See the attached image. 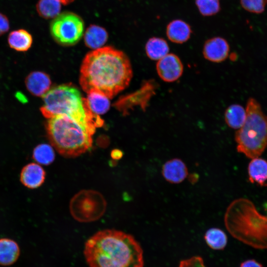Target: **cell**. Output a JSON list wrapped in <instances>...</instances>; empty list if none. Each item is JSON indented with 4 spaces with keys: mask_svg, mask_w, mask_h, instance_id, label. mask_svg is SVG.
<instances>
[{
    "mask_svg": "<svg viewBox=\"0 0 267 267\" xmlns=\"http://www.w3.org/2000/svg\"><path fill=\"white\" fill-rule=\"evenodd\" d=\"M132 77V66L126 54L107 46L86 55L79 82L87 93L96 91L112 98L129 86Z\"/></svg>",
    "mask_w": 267,
    "mask_h": 267,
    "instance_id": "6da1fadb",
    "label": "cell"
},
{
    "mask_svg": "<svg viewBox=\"0 0 267 267\" xmlns=\"http://www.w3.org/2000/svg\"><path fill=\"white\" fill-rule=\"evenodd\" d=\"M84 256L89 267H143L141 245L130 234L116 229L98 231L85 243Z\"/></svg>",
    "mask_w": 267,
    "mask_h": 267,
    "instance_id": "7a4b0ae2",
    "label": "cell"
},
{
    "mask_svg": "<svg viewBox=\"0 0 267 267\" xmlns=\"http://www.w3.org/2000/svg\"><path fill=\"white\" fill-rule=\"evenodd\" d=\"M224 222L234 238L255 249H267V215L259 213L250 200L240 198L230 203Z\"/></svg>",
    "mask_w": 267,
    "mask_h": 267,
    "instance_id": "3957f363",
    "label": "cell"
},
{
    "mask_svg": "<svg viewBox=\"0 0 267 267\" xmlns=\"http://www.w3.org/2000/svg\"><path fill=\"white\" fill-rule=\"evenodd\" d=\"M45 128L52 146L66 158L78 157L89 150L96 130L65 115L48 119Z\"/></svg>",
    "mask_w": 267,
    "mask_h": 267,
    "instance_id": "277c9868",
    "label": "cell"
},
{
    "mask_svg": "<svg viewBox=\"0 0 267 267\" xmlns=\"http://www.w3.org/2000/svg\"><path fill=\"white\" fill-rule=\"evenodd\" d=\"M43 99L44 104L40 110L47 119L65 115L96 128L103 124L100 117L90 111L87 99L82 97L79 89L72 85L55 87L50 89Z\"/></svg>",
    "mask_w": 267,
    "mask_h": 267,
    "instance_id": "5b68a950",
    "label": "cell"
},
{
    "mask_svg": "<svg viewBox=\"0 0 267 267\" xmlns=\"http://www.w3.org/2000/svg\"><path fill=\"white\" fill-rule=\"evenodd\" d=\"M243 125L235 133L237 151L249 158L259 157L267 147V116L259 103L250 98Z\"/></svg>",
    "mask_w": 267,
    "mask_h": 267,
    "instance_id": "8992f818",
    "label": "cell"
},
{
    "mask_svg": "<svg viewBox=\"0 0 267 267\" xmlns=\"http://www.w3.org/2000/svg\"><path fill=\"white\" fill-rule=\"evenodd\" d=\"M106 209L103 195L93 190H81L75 194L70 203L72 217L80 222H90L99 219Z\"/></svg>",
    "mask_w": 267,
    "mask_h": 267,
    "instance_id": "52a82bcc",
    "label": "cell"
},
{
    "mask_svg": "<svg viewBox=\"0 0 267 267\" xmlns=\"http://www.w3.org/2000/svg\"><path fill=\"white\" fill-rule=\"evenodd\" d=\"M51 35L59 44L69 46L77 43L84 33V23L77 14L70 12L60 13L50 26Z\"/></svg>",
    "mask_w": 267,
    "mask_h": 267,
    "instance_id": "ba28073f",
    "label": "cell"
},
{
    "mask_svg": "<svg viewBox=\"0 0 267 267\" xmlns=\"http://www.w3.org/2000/svg\"><path fill=\"white\" fill-rule=\"evenodd\" d=\"M156 70L162 80L166 82H173L181 76L183 66L180 58L177 55L168 53L158 60Z\"/></svg>",
    "mask_w": 267,
    "mask_h": 267,
    "instance_id": "9c48e42d",
    "label": "cell"
},
{
    "mask_svg": "<svg viewBox=\"0 0 267 267\" xmlns=\"http://www.w3.org/2000/svg\"><path fill=\"white\" fill-rule=\"evenodd\" d=\"M229 45L226 40L220 37H215L207 40L203 46L204 57L213 62H221L228 56Z\"/></svg>",
    "mask_w": 267,
    "mask_h": 267,
    "instance_id": "30bf717a",
    "label": "cell"
},
{
    "mask_svg": "<svg viewBox=\"0 0 267 267\" xmlns=\"http://www.w3.org/2000/svg\"><path fill=\"white\" fill-rule=\"evenodd\" d=\"M46 173L42 166L37 163L25 165L20 173V181L26 187L34 189L40 187L44 182Z\"/></svg>",
    "mask_w": 267,
    "mask_h": 267,
    "instance_id": "8fae6325",
    "label": "cell"
},
{
    "mask_svg": "<svg viewBox=\"0 0 267 267\" xmlns=\"http://www.w3.org/2000/svg\"><path fill=\"white\" fill-rule=\"evenodd\" d=\"M25 85L32 95L43 97L50 89L51 81L49 75L45 72L34 71L26 76Z\"/></svg>",
    "mask_w": 267,
    "mask_h": 267,
    "instance_id": "7c38bea8",
    "label": "cell"
},
{
    "mask_svg": "<svg viewBox=\"0 0 267 267\" xmlns=\"http://www.w3.org/2000/svg\"><path fill=\"white\" fill-rule=\"evenodd\" d=\"M162 173L164 178L172 183L181 182L188 174L185 164L178 158H173L166 162L163 165Z\"/></svg>",
    "mask_w": 267,
    "mask_h": 267,
    "instance_id": "4fadbf2b",
    "label": "cell"
},
{
    "mask_svg": "<svg viewBox=\"0 0 267 267\" xmlns=\"http://www.w3.org/2000/svg\"><path fill=\"white\" fill-rule=\"evenodd\" d=\"M168 39L176 44H182L190 38L192 30L190 26L181 19H175L169 23L166 27Z\"/></svg>",
    "mask_w": 267,
    "mask_h": 267,
    "instance_id": "5bb4252c",
    "label": "cell"
},
{
    "mask_svg": "<svg viewBox=\"0 0 267 267\" xmlns=\"http://www.w3.org/2000/svg\"><path fill=\"white\" fill-rule=\"evenodd\" d=\"M20 255L17 243L7 238H0V265L7 266L14 264Z\"/></svg>",
    "mask_w": 267,
    "mask_h": 267,
    "instance_id": "9a60e30c",
    "label": "cell"
},
{
    "mask_svg": "<svg viewBox=\"0 0 267 267\" xmlns=\"http://www.w3.org/2000/svg\"><path fill=\"white\" fill-rule=\"evenodd\" d=\"M108 33L103 27L91 25L84 33V42L87 46L94 50L102 47L107 42Z\"/></svg>",
    "mask_w": 267,
    "mask_h": 267,
    "instance_id": "2e32d148",
    "label": "cell"
},
{
    "mask_svg": "<svg viewBox=\"0 0 267 267\" xmlns=\"http://www.w3.org/2000/svg\"><path fill=\"white\" fill-rule=\"evenodd\" d=\"M248 173L251 182L265 185L267 180V161L258 157L252 159L248 167Z\"/></svg>",
    "mask_w": 267,
    "mask_h": 267,
    "instance_id": "e0dca14e",
    "label": "cell"
},
{
    "mask_svg": "<svg viewBox=\"0 0 267 267\" xmlns=\"http://www.w3.org/2000/svg\"><path fill=\"white\" fill-rule=\"evenodd\" d=\"M33 38L25 29H18L10 32L8 37V44L12 49L20 52L28 50L32 46Z\"/></svg>",
    "mask_w": 267,
    "mask_h": 267,
    "instance_id": "ac0fdd59",
    "label": "cell"
},
{
    "mask_svg": "<svg viewBox=\"0 0 267 267\" xmlns=\"http://www.w3.org/2000/svg\"><path fill=\"white\" fill-rule=\"evenodd\" d=\"M145 51L151 59L159 60L169 53L170 48L168 43L163 38L152 37L145 44Z\"/></svg>",
    "mask_w": 267,
    "mask_h": 267,
    "instance_id": "d6986e66",
    "label": "cell"
},
{
    "mask_svg": "<svg viewBox=\"0 0 267 267\" xmlns=\"http://www.w3.org/2000/svg\"><path fill=\"white\" fill-rule=\"evenodd\" d=\"M246 117V109L239 104L230 105L224 114L227 125L234 129H239L243 125Z\"/></svg>",
    "mask_w": 267,
    "mask_h": 267,
    "instance_id": "ffe728a7",
    "label": "cell"
},
{
    "mask_svg": "<svg viewBox=\"0 0 267 267\" xmlns=\"http://www.w3.org/2000/svg\"><path fill=\"white\" fill-rule=\"evenodd\" d=\"M87 101L90 111L95 115H102L106 113L110 106L109 98L96 91L88 93Z\"/></svg>",
    "mask_w": 267,
    "mask_h": 267,
    "instance_id": "44dd1931",
    "label": "cell"
},
{
    "mask_svg": "<svg viewBox=\"0 0 267 267\" xmlns=\"http://www.w3.org/2000/svg\"><path fill=\"white\" fill-rule=\"evenodd\" d=\"M206 244L211 249L222 250L224 249L227 243V237L225 233L219 228L209 229L204 235Z\"/></svg>",
    "mask_w": 267,
    "mask_h": 267,
    "instance_id": "7402d4cb",
    "label": "cell"
},
{
    "mask_svg": "<svg viewBox=\"0 0 267 267\" xmlns=\"http://www.w3.org/2000/svg\"><path fill=\"white\" fill-rule=\"evenodd\" d=\"M32 157L36 163L41 165L48 166L55 160V154L52 145L41 143L34 148Z\"/></svg>",
    "mask_w": 267,
    "mask_h": 267,
    "instance_id": "603a6c76",
    "label": "cell"
},
{
    "mask_svg": "<svg viewBox=\"0 0 267 267\" xmlns=\"http://www.w3.org/2000/svg\"><path fill=\"white\" fill-rule=\"evenodd\" d=\"M62 2L61 0H39L36 10L45 19L54 18L60 14Z\"/></svg>",
    "mask_w": 267,
    "mask_h": 267,
    "instance_id": "cb8c5ba5",
    "label": "cell"
},
{
    "mask_svg": "<svg viewBox=\"0 0 267 267\" xmlns=\"http://www.w3.org/2000/svg\"><path fill=\"white\" fill-rule=\"evenodd\" d=\"M195 4L199 12L204 16L215 15L221 9L219 0H195Z\"/></svg>",
    "mask_w": 267,
    "mask_h": 267,
    "instance_id": "d4e9b609",
    "label": "cell"
},
{
    "mask_svg": "<svg viewBox=\"0 0 267 267\" xmlns=\"http://www.w3.org/2000/svg\"><path fill=\"white\" fill-rule=\"evenodd\" d=\"M267 3V0H240V4L243 8L255 14L263 12Z\"/></svg>",
    "mask_w": 267,
    "mask_h": 267,
    "instance_id": "484cf974",
    "label": "cell"
},
{
    "mask_svg": "<svg viewBox=\"0 0 267 267\" xmlns=\"http://www.w3.org/2000/svg\"><path fill=\"white\" fill-rule=\"evenodd\" d=\"M178 267H207L201 257L195 256L181 261Z\"/></svg>",
    "mask_w": 267,
    "mask_h": 267,
    "instance_id": "4316f807",
    "label": "cell"
},
{
    "mask_svg": "<svg viewBox=\"0 0 267 267\" xmlns=\"http://www.w3.org/2000/svg\"><path fill=\"white\" fill-rule=\"evenodd\" d=\"M9 29V22L8 18L0 12V36L6 33Z\"/></svg>",
    "mask_w": 267,
    "mask_h": 267,
    "instance_id": "83f0119b",
    "label": "cell"
},
{
    "mask_svg": "<svg viewBox=\"0 0 267 267\" xmlns=\"http://www.w3.org/2000/svg\"><path fill=\"white\" fill-rule=\"evenodd\" d=\"M239 267H263V266L254 259H249L243 262Z\"/></svg>",
    "mask_w": 267,
    "mask_h": 267,
    "instance_id": "f1b7e54d",
    "label": "cell"
},
{
    "mask_svg": "<svg viewBox=\"0 0 267 267\" xmlns=\"http://www.w3.org/2000/svg\"><path fill=\"white\" fill-rule=\"evenodd\" d=\"M112 156L113 158H119L122 156V153L118 150H115L112 152Z\"/></svg>",
    "mask_w": 267,
    "mask_h": 267,
    "instance_id": "f546056e",
    "label": "cell"
},
{
    "mask_svg": "<svg viewBox=\"0 0 267 267\" xmlns=\"http://www.w3.org/2000/svg\"><path fill=\"white\" fill-rule=\"evenodd\" d=\"M62 4H67L70 2H71L73 0H61Z\"/></svg>",
    "mask_w": 267,
    "mask_h": 267,
    "instance_id": "4dcf8cb0",
    "label": "cell"
}]
</instances>
